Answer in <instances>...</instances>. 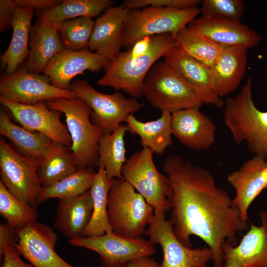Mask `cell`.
<instances>
[{
  "label": "cell",
  "instance_id": "obj_19",
  "mask_svg": "<svg viewBox=\"0 0 267 267\" xmlns=\"http://www.w3.org/2000/svg\"><path fill=\"white\" fill-rule=\"evenodd\" d=\"M217 127L198 108L181 110L171 114L172 134L187 147L208 150L214 143Z\"/></svg>",
  "mask_w": 267,
  "mask_h": 267
},
{
  "label": "cell",
  "instance_id": "obj_29",
  "mask_svg": "<svg viewBox=\"0 0 267 267\" xmlns=\"http://www.w3.org/2000/svg\"><path fill=\"white\" fill-rule=\"evenodd\" d=\"M112 179L107 176L104 167L99 163L91 186L89 190L93 201L92 216L82 236L92 237L112 232L107 215V198Z\"/></svg>",
  "mask_w": 267,
  "mask_h": 267
},
{
  "label": "cell",
  "instance_id": "obj_8",
  "mask_svg": "<svg viewBox=\"0 0 267 267\" xmlns=\"http://www.w3.org/2000/svg\"><path fill=\"white\" fill-rule=\"evenodd\" d=\"M153 153L146 147L134 153L123 166L121 174L153 208L154 214L166 216L171 210L173 188L168 177L156 167Z\"/></svg>",
  "mask_w": 267,
  "mask_h": 267
},
{
  "label": "cell",
  "instance_id": "obj_43",
  "mask_svg": "<svg viewBox=\"0 0 267 267\" xmlns=\"http://www.w3.org/2000/svg\"><path fill=\"white\" fill-rule=\"evenodd\" d=\"M126 267H160V264L153 258L143 257L132 262Z\"/></svg>",
  "mask_w": 267,
  "mask_h": 267
},
{
  "label": "cell",
  "instance_id": "obj_35",
  "mask_svg": "<svg viewBox=\"0 0 267 267\" xmlns=\"http://www.w3.org/2000/svg\"><path fill=\"white\" fill-rule=\"evenodd\" d=\"M0 215L11 227L23 228L37 221L36 207L15 197L0 181Z\"/></svg>",
  "mask_w": 267,
  "mask_h": 267
},
{
  "label": "cell",
  "instance_id": "obj_12",
  "mask_svg": "<svg viewBox=\"0 0 267 267\" xmlns=\"http://www.w3.org/2000/svg\"><path fill=\"white\" fill-rule=\"evenodd\" d=\"M162 214H154L144 235L153 245L159 244L163 259L160 267H208L213 259L211 249L207 246L192 249L182 244L176 237L172 224Z\"/></svg>",
  "mask_w": 267,
  "mask_h": 267
},
{
  "label": "cell",
  "instance_id": "obj_2",
  "mask_svg": "<svg viewBox=\"0 0 267 267\" xmlns=\"http://www.w3.org/2000/svg\"><path fill=\"white\" fill-rule=\"evenodd\" d=\"M176 47L175 40L171 34L151 36L149 47L145 53L132 56L126 50L110 60L104 69V75L97 84L116 90H123L132 97H139L142 96L144 79L151 67Z\"/></svg>",
  "mask_w": 267,
  "mask_h": 267
},
{
  "label": "cell",
  "instance_id": "obj_27",
  "mask_svg": "<svg viewBox=\"0 0 267 267\" xmlns=\"http://www.w3.org/2000/svg\"><path fill=\"white\" fill-rule=\"evenodd\" d=\"M34 9L16 6L12 22V35L9 44L0 55V67L5 74L10 75L27 60L29 49L28 45Z\"/></svg>",
  "mask_w": 267,
  "mask_h": 267
},
{
  "label": "cell",
  "instance_id": "obj_22",
  "mask_svg": "<svg viewBox=\"0 0 267 267\" xmlns=\"http://www.w3.org/2000/svg\"><path fill=\"white\" fill-rule=\"evenodd\" d=\"M164 60L192 88L204 104L218 108L223 106V101L212 88L210 70L208 67L184 54L177 47L164 56Z\"/></svg>",
  "mask_w": 267,
  "mask_h": 267
},
{
  "label": "cell",
  "instance_id": "obj_7",
  "mask_svg": "<svg viewBox=\"0 0 267 267\" xmlns=\"http://www.w3.org/2000/svg\"><path fill=\"white\" fill-rule=\"evenodd\" d=\"M200 12L198 7L180 9L149 6L129 9L124 23L123 46L129 49L145 37L168 33L174 38Z\"/></svg>",
  "mask_w": 267,
  "mask_h": 267
},
{
  "label": "cell",
  "instance_id": "obj_23",
  "mask_svg": "<svg viewBox=\"0 0 267 267\" xmlns=\"http://www.w3.org/2000/svg\"><path fill=\"white\" fill-rule=\"evenodd\" d=\"M247 50L242 46H222L210 68L212 88L220 97L227 95L239 86L246 69Z\"/></svg>",
  "mask_w": 267,
  "mask_h": 267
},
{
  "label": "cell",
  "instance_id": "obj_1",
  "mask_svg": "<svg viewBox=\"0 0 267 267\" xmlns=\"http://www.w3.org/2000/svg\"><path fill=\"white\" fill-rule=\"evenodd\" d=\"M163 170L173 188L169 220L176 237L189 248L190 236L199 237L211 249L214 267H223L222 244L236 245V233L248 228L232 199L216 185L209 171L178 155L166 157Z\"/></svg>",
  "mask_w": 267,
  "mask_h": 267
},
{
  "label": "cell",
  "instance_id": "obj_28",
  "mask_svg": "<svg viewBox=\"0 0 267 267\" xmlns=\"http://www.w3.org/2000/svg\"><path fill=\"white\" fill-rule=\"evenodd\" d=\"M128 132L138 135L143 147L153 153L162 154L172 143L171 113L162 111L160 117L155 120L143 122L130 115L125 122Z\"/></svg>",
  "mask_w": 267,
  "mask_h": 267
},
{
  "label": "cell",
  "instance_id": "obj_11",
  "mask_svg": "<svg viewBox=\"0 0 267 267\" xmlns=\"http://www.w3.org/2000/svg\"><path fill=\"white\" fill-rule=\"evenodd\" d=\"M68 242L97 253L101 267H126L135 260L155 253L154 245L149 240L129 238L113 231L96 237L81 236L69 239Z\"/></svg>",
  "mask_w": 267,
  "mask_h": 267
},
{
  "label": "cell",
  "instance_id": "obj_32",
  "mask_svg": "<svg viewBox=\"0 0 267 267\" xmlns=\"http://www.w3.org/2000/svg\"><path fill=\"white\" fill-rule=\"evenodd\" d=\"M127 125L121 124L112 133L104 134L98 142L99 163L102 164L110 179H123L121 169L127 161L124 136Z\"/></svg>",
  "mask_w": 267,
  "mask_h": 267
},
{
  "label": "cell",
  "instance_id": "obj_3",
  "mask_svg": "<svg viewBox=\"0 0 267 267\" xmlns=\"http://www.w3.org/2000/svg\"><path fill=\"white\" fill-rule=\"evenodd\" d=\"M223 120L237 144L245 141L252 153L266 159L267 111H261L254 103L250 77L235 96L226 100Z\"/></svg>",
  "mask_w": 267,
  "mask_h": 267
},
{
  "label": "cell",
  "instance_id": "obj_38",
  "mask_svg": "<svg viewBox=\"0 0 267 267\" xmlns=\"http://www.w3.org/2000/svg\"><path fill=\"white\" fill-rule=\"evenodd\" d=\"M201 1L199 0H125L123 5L129 9L149 6L181 9L197 7Z\"/></svg>",
  "mask_w": 267,
  "mask_h": 267
},
{
  "label": "cell",
  "instance_id": "obj_41",
  "mask_svg": "<svg viewBox=\"0 0 267 267\" xmlns=\"http://www.w3.org/2000/svg\"><path fill=\"white\" fill-rule=\"evenodd\" d=\"M0 267H34L30 263L24 262L16 248L6 246L3 251Z\"/></svg>",
  "mask_w": 267,
  "mask_h": 267
},
{
  "label": "cell",
  "instance_id": "obj_6",
  "mask_svg": "<svg viewBox=\"0 0 267 267\" xmlns=\"http://www.w3.org/2000/svg\"><path fill=\"white\" fill-rule=\"evenodd\" d=\"M107 215L114 232L139 238L144 234L154 210L125 179L113 178L107 198Z\"/></svg>",
  "mask_w": 267,
  "mask_h": 267
},
{
  "label": "cell",
  "instance_id": "obj_16",
  "mask_svg": "<svg viewBox=\"0 0 267 267\" xmlns=\"http://www.w3.org/2000/svg\"><path fill=\"white\" fill-rule=\"evenodd\" d=\"M109 61L89 49L73 51L64 48L51 59L43 73L50 78L54 86L70 89L71 81L75 76L86 70L99 72Z\"/></svg>",
  "mask_w": 267,
  "mask_h": 267
},
{
  "label": "cell",
  "instance_id": "obj_14",
  "mask_svg": "<svg viewBox=\"0 0 267 267\" xmlns=\"http://www.w3.org/2000/svg\"><path fill=\"white\" fill-rule=\"evenodd\" d=\"M0 103L19 125L26 129L42 134L57 144L71 147L70 134L66 125L60 120L62 113L49 109L45 101L24 104L0 96Z\"/></svg>",
  "mask_w": 267,
  "mask_h": 267
},
{
  "label": "cell",
  "instance_id": "obj_31",
  "mask_svg": "<svg viewBox=\"0 0 267 267\" xmlns=\"http://www.w3.org/2000/svg\"><path fill=\"white\" fill-rule=\"evenodd\" d=\"M71 147L56 144L38 163L37 173L42 188L49 186L78 169Z\"/></svg>",
  "mask_w": 267,
  "mask_h": 267
},
{
  "label": "cell",
  "instance_id": "obj_34",
  "mask_svg": "<svg viewBox=\"0 0 267 267\" xmlns=\"http://www.w3.org/2000/svg\"><path fill=\"white\" fill-rule=\"evenodd\" d=\"M96 173L92 168L78 169L54 184L42 188L39 203L52 198L59 199L75 197L88 191Z\"/></svg>",
  "mask_w": 267,
  "mask_h": 267
},
{
  "label": "cell",
  "instance_id": "obj_37",
  "mask_svg": "<svg viewBox=\"0 0 267 267\" xmlns=\"http://www.w3.org/2000/svg\"><path fill=\"white\" fill-rule=\"evenodd\" d=\"M202 16L219 19L239 20L245 5L241 0H203Z\"/></svg>",
  "mask_w": 267,
  "mask_h": 267
},
{
  "label": "cell",
  "instance_id": "obj_33",
  "mask_svg": "<svg viewBox=\"0 0 267 267\" xmlns=\"http://www.w3.org/2000/svg\"><path fill=\"white\" fill-rule=\"evenodd\" d=\"M176 47L184 54L200 62L209 69L220 53L222 46L196 33L187 27L175 37Z\"/></svg>",
  "mask_w": 267,
  "mask_h": 267
},
{
  "label": "cell",
  "instance_id": "obj_15",
  "mask_svg": "<svg viewBox=\"0 0 267 267\" xmlns=\"http://www.w3.org/2000/svg\"><path fill=\"white\" fill-rule=\"evenodd\" d=\"M17 231L19 240L15 248L34 267H76L55 251L57 236L48 225L36 221Z\"/></svg>",
  "mask_w": 267,
  "mask_h": 267
},
{
  "label": "cell",
  "instance_id": "obj_44",
  "mask_svg": "<svg viewBox=\"0 0 267 267\" xmlns=\"http://www.w3.org/2000/svg\"><path fill=\"white\" fill-rule=\"evenodd\" d=\"M266 160L267 161V158H266Z\"/></svg>",
  "mask_w": 267,
  "mask_h": 267
},
{
  "label": "cell",
  "instance_id": "obj_42",
  "mask_svg": "<svg viewBox=\"0 0 267 267\" xmlns=\"http://www.w3.org/2000/svg\"><path fill=\"white\" fill-rule=\"evenodd\" d=\"M16 6L20 8H30L42 11L50 8L58 4L60 0H14Z\"/></svg>",
  "mask_w": 267,
  "mask_h": 267
},
{
  "label": "cell",
  "instance_id": "obj_26",
  "mask_svg": "<svg viewBox=\"0 0 267 267\" xmlns=\"http://www.w3.org/2000/svg\"><path fill=\"white\" fill-rule=\"evenodd\" d=\"M0 134L10 141L21 154L38 163L57 144L42 134L14 123L8 110L1 108Z\"/></svg>",
  "mask_w": 267,
  "mask_h": 267
},
{
  "label": "cell",
  "instance_id": "obj_10",
  "mask_svg": "<svg viewBox=\"0 0 267 267\" xmlns=\"http://www.w3.org/2000/svg\"><path fill=\"white\" fill-rule=\"evenodd\" d=\"M37 168V162L21 154L0 137V181L17 198L36 207L42 189Z\"/></svg>",
  "mask_w": 267,
  "mask_h": 267
},
{
  "label": "cell",
  "instance_id": "obj_39",
  "mask_svg": "<svg viewBox=\"0 0 267 267\" xmlns=\"http://www.w3.org/2000/svg\"><path fill=\"white\" fill-rule=\"evenodd\" d=\"M19 240L17 229L8 223L0 224V262L3 260L4 249L6 246L15 248Z\"/></svg>",
  "mask_w": 267,
  "mask_h": 267
},
{
  "label": "cell",
  "instance_id": "obj_17",
  "mask_svg": "<svg viewBox=\"0 0 267 267\" xmlns=\"http://www.w3.org/2000/svg\"><path fill=\"white\" fill-rule=\"evenodd\" d=\"M259 215L261 225L251 223L238 244L223 243V267H267V212Z\"/></svg>",
  "mask_w": 267,
  "mask_h": 267
},
{
  "label": "cell",
  "instance_id": "obj_20",
  "mask_svg": "<svg viewBox=\"0 0 267 267\" xmlns=\"http://www.w3.org/2000/svg\"><path fill=\"white\" fill-rule=\"evenodd\" d=\"M187 27L222 46L251 48L261 41L254 30L240 20L215 19L202 16L190 22Z\"/></svg>",
  "mask_w": 267,
  "mask_h": 267
},
{
  "label": "cell",
  "instance_id": "obj_4",
  "mask_svg": "<svg viewBox=\"0 0 267 267\" xmlns=\"http://www.w3.org/2000/svg\"><path fill=\"white\" fill-rule=\"evenodd\" d=\"M45 103L49 109L64 114L78 168L98 167V142L104 134L91 120V109L77 97L55 98Z\"/></svg>",
  "mask_w": 267,
  "mask_h": 267
},
{
  "label": "cell",
  "instance_id": "obj_40",
  "mask_svg": "<svg viewBox=\"0 0 267 267\" xmlns=\"http://www.w3.org/2000/svg\"><path fill=\"white\" fill-rule=\"evenodd\" d=\"M16 6L14 0H0V33L12 27Z\"/></svg>",
  "mask_w": 267,
  "mask_h": 267
},
{
  "label": "cell",
  "instance_id": "obj_25",
  "mask_svg": "<svg viewBox=\"0 0 267 267\" xmlns=\"http://www.w3.org/2000/svg\"><path fill=\"white\" fill-rule=\"evenodd\" d=\"M92 210L93 201L89 190L77 196L59 199L54 226L69 240L81 237Z\"/></svg>",
  "mask_w": 267,
  "mask_h": 267
},
{
  "label": "cell",
  "instance_id": "obj_21",
  "mask_svg": "<svg viewBox=\"0 0 267 267\" xmlns=\"http://www.w3.org/2000/svg\"><path fill=\"white\" fill-rule=\"evenodd\" d=\"M128 11L123 5H113L96 18L89 49L109 61L117 56L123 46L124 23Z\"/></svg>",
  "mask_w": 267,
  "mask_h": 267
},
{
  "label": "cell",
  "instance_id": "obj_9",
  "mask_svg": "<svg viewBox=\"0 0 267 267\" xmlns=\"http://www.w3.org/2000/svg\"><path fill=\"white\" fill-rule=\"evenodd\" d=\"M70 89L91 109V120L103 134L112 133L130 115L141 107L135 98H127L120 92L109 94L100 92L85 80L72 82Z\"/></svg>",
  "mask_w": 267,
  "mask_h": 267
},
{
  "label": "cell",
  "instance_id": "obj_36",
  "mask_svg": "<svg viewBox=\"0 0 267 267\" xmlns=\"http://www.w3.org/2000/svg\"><path fill=\"white\" fill-rule=\"evenodd\" d=\"M94 24L92 18L83 16L63 21L56 29L64 48L78 51L89 49Z\"/></svg>",
  "mask_w": 267,
  "mask_h": 267
},
{
  "label": "cell",
  "instance_id": "obj_5",
  "mask_svg": "<svg viewBox=\"0 0 267 267\" xmlns=\"http://www.w3.org/2000/svg\"><path fill=\"white\" fill-rule=\"evenodd\" d=\"M142 96L154 108L171 114L186 109H199L204 104L197 93L164 60L157 61L148 72Z\"/></svg>",
  "mask_w": 267,
  "mask_h": 267
},
{
  "label": "cell",
  "instance_id": "obj_18",
  "mask_svg": "<svg viewBox=\"0 0 267 267\" xmlns=\"http://www.w3.org/2000/svg\"><path fill=\"white\" fill-rule=\"evenodd\" d=\"M227 180L235 190L232 204L239 210L242 221L247 222L249 206L267 188V161L255 156L231 173Z\"/></svg>",
  "mask_w": 267,
  "mask_h": 267
},
{
  "label": "cell",
  "instance_id": "obj_24",
  "mask_svg": "<svg viewBox=\"0 0 267 267\" xmlns=\"http://www.w3.org/2000/svg\"><path fill=\"white\" fill-rule=\"evenodd\" d=\"M28 57L24 68L28 72L41 74L51 60L64 48L57 30L38 18L29 32Z\"/></svg>",
  "mask_w": 267,
  "mask_h": 267
},
{
  "label": "cell",
  "instance_id": "obj_30",
  "mask_svg": "<svg viewBox=\"0 0 267 267\" xmlns=\"http://www.w3.org/2000/svg\"><path fill=\"white\" fill-rule=\"evenodd\" d=\"M110 0H63L46 10L36 12L38 18L55 28L65 20L88 16L93 17L112 6Z\"/></svg>",
  "mask_w": 267,
  "mask_h": 267
},
{
  "label": "cell",
  "instance_id": "obj_13",
  "mask_svg": "<svg viewBox=\"0 0 267 267\" xmlns=\"http://www.w3.org/2000/svg\"><path fill=\"white\" fill-rule=\"evenodd\" d=\"M0 96L24 104H34L58 98L76 97L70 89L54 86L48 76L30 73L21 66L13 74H4L0 78Z\"/></svg>",
  "mask_w": 267,
  "mask_h": 267
}]
</instances>
